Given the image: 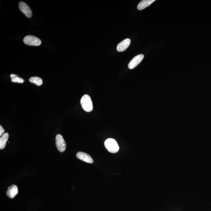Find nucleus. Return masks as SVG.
Returning <instances> with one entry per match:
<instances>
[{"instance_id": "obj_1", "label": "nucleus", "mask_w": 211, "mask_h": 211, "mask_svg": "<svg viewBox=\"0 0 211 211\" xmlns=\"http://www.w3.org/2000/svg\"><path fill=\"white\" fill-rule=\"evenodd\" d=\"M81 104L82 109L87 112H91L93 109L92 101L88 95H85L81 99Z\"/></svg>"}, {"instance_id": "obj_13", "label": "nucleus", "mask_w": 211, "mask_h": 211, "mask_svg": "<svg viewBox=\"0 0 211 211\" xmlns=\"http://www.w3.org/2000/svg\"><path fill=\"white\" fill-rule=\"evenodd\" d=\"M11 78L12 79V82H17L19 83H22L24 82V79L22 78L19 76L14 74H11L10 75Z\"/></svg>"}, {"instance_id": "obj_10", "label": "nucleus", "mask_w": 211, "mask_h": 211, "mask_svg": "<svg viewBox=\"0 0 211 211\" xmlns=\"http://www.w3.org/2000/svg\"><path fill=\"white\" fill-rule=\"evenodd\" d=\"M154 1L155 0H143L139 3L137 6V8L139 10H143L149 7Z\"/></svg>"}, {"instance_id": "obj_7", "label": "nucleus", "mask_w": 211, "mask_h": 211, "mask_svg": "<svg viewBox=\"0 0 211 211\" xmlns=\"http://www.w3.org/2000/svg\"><path fill=\"white\" fill-rule=\"evenodd\" d=\"M76 157L79 159L82 160L85 162L92 163L94 162L92 157L89 154L84 152H79L76 154Z\"/></svg>"}, {"instance_id": "obj_11", "label": "nucleus", "mask_w": 211, "mask_h": 211, "mask_svg": "<svg viewBox=\"0 0 211 211\" xmlns=\"http://www.w3.org/2000/svg\"><path fill=\"white\" fill-rule=\"evenodd\" d=\"M9 138L8 133H6L0 138V149H3L5 148Z\"/></svg>"}, {"instance_id": "obj_14", "label": "nucleus", "mask_w": 211, "mask_h": 211, "mask_svg": "<svg viewBox=\"0 0 211 211\" xmlns=\"http://www.w3.org/2000/svg\"><path fill=\"white\" fill-rule=\"evenodd\" d=\"M4 131H5V130H4L2 126H0V136H2V134H3Z\"/></svg>"}, {"instance_id": "obj_9", "label": "nucleus", "mask_w": 211, "mask_h": 211, "mask_svg": "<svg viewBox=\"0 0 211 211\" xmlns=\"http://www.w3.org/2000/svg\"><path fill=\"white\" fill-rule=\"evenodd\" d=\"M18 189L17 186L13 185L9 186L7 189V196L10 198H13L18 194Z\"/></svg>"}, {"instance_id": "obj_8", "label": "nucleus", "mask_w": 211, "mask_h": 211, "mask_svg": "<svg viewBox=\"0 0 211 211\" xmlns=\"http://www.w3.org/2000/svg\"><path fill=\"white\" fill-rule=\"evenodd\" d=\"M131 44V40L129 39H126L122 41L117 45V49L118 52L125 51L129 47Z\"/></svg>"}, {"instance_id": "obj_5", "label": "nucleus", "mask_w": 211, "mask_h": 211, "mask_svg": "<svg viewBox=\"0 0 211 211\" xmlns=\"http://www.w3.org/2000/svg\"><path fill=\"white\" fill-rule=\"evenodd\" d=\"M144 55L143 54H139L136 56L131 60L128 64V68L130 69L135 68L143 60Z\"/></svg>"}, {"instance_id": "obj_12", "label": "nucleus", "mask_w": 211, "mask_h": 211, "mask_svg": "<svg viewBox=\"0 0 211 211\" xmlns=\"http://www.w3.org/2000/svg\"><path fill=\"white\" fill-rule=\"evenodd\" d=\"M29 81L30 82H32L37 86H41L43 84L42 79L41 78L38 77H30Z\"/></svg>"}, {"instance_id": "obj_3", "label": "nucleus", "mask_w": 211, "mask_h": 211, "mask_svg": "<svg viewBox=\"0 0 211 211\" xmlns=\"http://www.w3.org/2000/svg\"><path fill=\"white\" fill-rule=\"evenodd\" d=\"M24 42L27 45L37 46L41 45V41L36 36L28 35L24 39Z\"/></svg>"}, {"instance_id": "obj_6", "label": "nucleus", "mask_w": 211, "mask_h": 211, "mask_svg": "<svg viewBox=\"0 0 211 211\" xmlns=\"http://www.w3.org/2000/svg\"><path fill=\"white\" fill-rule=\"evenodd\" d=\"M19 7L21 11L28 18L32 16V13L30 7L25 2H20L19 3Z\"/></svg>"}, {"instance_id": "obj_4", "label": "nucleus", "mask_w": 211, "mask_h": 211, "mask_svg": "<svg viewBox=\"0 0 211 211\" xmlns=\"http://www.w3.org/2000/svg\"><path fill=\"white\" fill-rule=\"evenodd\" d=\"M56 144L58 150L60 152L65 151L66 148V143L62 136L58 134L56 137Z\"/></svg>"}, {"instance_id": "obj_2", "label": "nucleus", "mask_w": 211, "mask_h": 211, "mask_svg": "<svg viewBox=\"0 0 211 211\" xmlns=\"http://www.w3.org/2000/svg\"><path fill=\"white\" fill-rule=\"evenodd\" d=\"M104 144L106 148L110 152L115 153L119 150V145L114 139L109 138L105 140Z\"/></svg>"}]
</instances>
